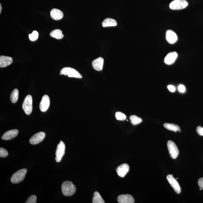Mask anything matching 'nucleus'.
Masks as SVG:
<instances>
[{"instance_id":"obj_1","label":"nucleus","mask_w":203,"mask_h":203,"mask_svg":"<svg viewBox=\"0 0 203 203\" xmlns=\"http://www.w3.org/2000/svg\"><path fill=\"white\" fill-rule=\"evenodd\" d=\"M62 192L65 196H72L76 191V187L73 183L69 181H66L61 185Z\"/></svg>"},{"instance_id":"obj_2","label":"nucleus","mask_w":203,"mask_h":203,"mask_svg":"<svg viewBox=\"0 0 203 203\" xmlns=\"http://www.w3.org/2000/svg\"><path fill=\"white\" fill-rule=\"evenodd\" d=\"M60 75H64L71 78H82V75L76 70L69 67H65L61 70Z\"/></svg>"},{"instance_id":"obj_3","label":"nucleus","mask_w":203,"mask_h":203,"mask_svg":"<svg viewBox=\"0 0 203 203\" xmlns=\"http://www.w3.org/2000/svg\"><path fill=\"white\" fill-rule=\"evenodd\" d=\"M27 172V170L23 168L15 172L12 176L11 181L13 184H18L21 182L24 179L26 174Z\"/></svg>"},{"instance_id":"obj_4","label":"nucleus","mask_w":203,"mask_h":203,"mask_svg":"<svg viewBox=\"0 0 203 203\" xmlns=\"http://www.w3.org/2000/svg\"><path fill=\"white\" fill-rule=\"evenodd\" d=\"M22 108L27 115H30L33 111V98L31 95L27 96L22 104Z\"/></svg>"},{"instance_id":"obj_5","label":"nucleus","mask_w":203,"mask_h":203,"mask_svg":"<svg viewBox=\"0 0 203 203\" xmlns=\"http://www.w3.org/2000/svg\"><path fill=\"white\" fill-rule=\"evenodd\" d=\"M188 4L185 0H174L169 5V7L172 10H182L187 7Z\"/></svg>"},{"instance_id":"obj_6","label":"nucleus","mask_w":203,"mask_h":203,"mask_svg":"<svg viewBox=\"0 0 203 203\" xmlns=\"http://www.w3.org/2000/svg\"><path fill=\"white\" fill-rule=\"evenodd\" d=\"M167 148L171 158L174 159L177 158L179 152L177 145L172 141L169 140L167 142Z\"/></svg>"},{"instance_id":"obj_7","label":"nucleus","mask_w":203,"mask_h":203,"mask_svg":"<svg viewBox=\"0 0 203 203\" xmlns=\"http://www.w3.org/2000/svg\"><path fill=\"white\" fill-rule=\"evenodd\" d=\"M65 145L63 141H61L57 146L55 155V160L57 162H61L62 158L64 155L65 152Z\"/></svg>"},{"instance_id":"obj_8","label":"nucleus","mask_w":203,"mask_h":203,"mask_svg":"<svg viewBox=\"0 0 203 203\" xmlns=\"http://www.w3.org/2000/svg\"><path fill=\"white\" fill-rule=\"evenodd\" d=\"M168 182L174 189L175 192L177 194L180 193L181 189L180 185L176 179L174 178L172 174H169L167 177Z\"/></svg>"},{"instance_id":"obj_9","label":"nucleus","mask_w":203,"mask_h":203,"mask_svg":"<svg viewBox=\"0 0 203 203\" xmlns=\"http://www.w3.org/2000/svg\"><path fill=\"white\" fill-rule=\"evenodd\" d=\"M46 134L45 132H38L33 135L29 140L30 143L32 145H36L39 143L44 139Z\"/></svg>"},{"instance_id":"obj_10","label":"nucleus","mask_w":203,"mask_h":203,"mask_svg":"<svg viewBox=\"0 0 203 203\" xmlns=\"http://www.w3.org/2000/svg\"><path fill=\"white\" fill-rule=\"evenodd\" d=\"M50 104V99L48 96H43L40 104V108L41 111L43 112L46 111L49 108Z\"/></svg>"},{"instance_id":"obj_11","label":"nucleus","mask_w":203,"mask_h":203,"mask_svg":"<svg viewBox=\"0 0 203 203\" xmlns=\"http://www.w3.org/2000/svg\"><path fill=\"white\" fill-rule=\"evenodd\" d=\"M166 39L168 42L173 44L178 40V36L176 33L171 30H168L166 32Z\"/></svg>"},{"instance_id":"obj_12","label":"nucleus","mask_w":203,"mask_h":203,"mask_svg":"<svg viewBox=\"0 0 203 203\" xmlns=\"http://www.w3.org/2000/svg\"><path fill=\"white\" fill-rule=\"evenodd\" d=\"M129 169L130 167L128 164H123L117 167L116 172L120 177L123 178L128 172Z\"/></svg>"},{"instance_id":"obj_13","label":"nucleus","mask_w":203,"mask_h":203,"mask_svg":"<svg viewBox=\"0 0 203 203\" xmlns=\"http://www.w3.org/2000/svg\"><path fill=\"white\" fill-rule=\"evenodd\" d=\"M178 57V53L175 52H171L164 58V63L167 65H170L174 63Z\"/></svg>"},{"instance_id":"obj_14","label":"nucleus","mask_w":203,"mask_h":203,"mask_svg":"<svg viewBox=\"0 0 203 203\" xmlns=\"http://www.w3.org/2000/svg\"><path fill=\"white\" fill-rule=\"evenodd\" d=\"M117 201L119 203H133L134 199L130 194H122L117 197Z\"/></svg>"},{"instance_id":"obj_15","label":"nucleus","mask_w":203,"mask_h":203,"mask_svg":"<svg viewBox=\"0 0 203 203\" xmlns=\"http://www.w3.org/2000/svg\"><path fill=\"white\" fill-rule=\"evenodd\" d=\"M18 131L17 130H12L7 131L2 137L3 140H9L16 137L18 135Z\"/></svg>"},{"instance_id":"obj_16","label":"nucleus","mask_w":203,"mask_h":203,"mask_svg":"<svg viewBox=\"0 0 203 203\" xmlns=\"http://www.w3.org/2000/svg\"><path fill=\"white\" fill-rule=\"evenodd\" d=\"M103 59L102 57H99L92 62V66L94 69L97 71H101L103 69Z\"/></svg>"},{"instance_id":"obj_17","label":"nucleus","mask_w":203,"mask_h":203,"mask_svg":"<svg viewBox=\"0 0 203 203\" xmlns=\"http://www.w3.org/2000/svg\"><path fill=\"white\" fill-rule=\"evenodd\" d=\"M13 58L11 57L1 56H0V67L1 68H6L13 63Z\"/></svg>"},{"instance_id":"obj_18","label":"nucleus","mask_w":203,"mask_h":203,"mask_svg":"<svg viewBox=\"0 0 203 203\" xmlns=\"http://www.w3.org/2000/svg\"><path fill=\"white\" fill-rule=\"evenodd\" d=\"M50 14H51V18L56 21L61 19L64 16L63 12L60 10L56 9V8L52 10Z\"/></svg>"},{"instance_id":"obj_19","label":"nucleus","mask_w":203,"mask_h":203,"mask_svg":"<svg viewBox=\"0 0 203 203\" xmlns=\"http://www.w3.org/2000/svg\"><path fill=\"white\" fill-rule=\"evenodd\" d=\"M117 25V22L115 20L111 18H107L104 20L102 23V25L103 27H106L115 26Z\"/></svg>"},{"instance_id":"obj_20","label":"nucleus","mask_w":203,"mask_h":203,"mask_svg":"<svg viewBox=\"0 0 203 203\" xmlns=\"http://www.w3.org/2000/svg\"><path fill=\"white\" fill-rule=\"evenodd\" d=\"M164 127L167 130L173 131L174 132L181 131L180 127L178 126L173 123H165L164 124Z\"/></svg>"},{"instance_id":"obj_21","label":"nucleus","mask_w":203,"mask_h":203,"mask_svg":"<svg viewBox=\"0 0 203 203\" xmlns=\"http://www.w3.org/2000/svg\"><path fill=\"white\" fill-rule=\"evenodd\" d=\"M50 35L52 37L58 40L61 39L64 37L63 33H62V31L60 29L53 30L50 33Z\"/></svg>"},{"instance_id":"obj_22","label":"nucleus","mask_w":203,"mask_h":203,"mask_svg":"<svg viewBox=\"0 0 203 203\" xmlns=\"http://www.w3.org/2000/svg\"><path fill=\"white\" fill-rule=\"evenodd\" d=\"M92 202L93 203H105V201L100 196V193L95 192L94 193Z\"/></svg>"},{"instance_id":"obj_23","label":"nucleus","mask_w":203,"mask_h":203,"mask_svg":"<svg viewBox=\"0 0 203 203\" xmlns=\"http://www.w3.org/2000/svg\"><path fill=\"white\" fill-rule=\"evenodd\" d=\"M18 95H19V92L17 89H15L12 92L10 96V99L11 101L13 103H16L18 101Z\"/></svg>"},{"instance_id":"obj_24","label":"nucleus","mask_w":203,"mask_h":203,"mask_svg":"<svg viewBox=\"0 0 203 203\" xmlns=\"http://www.w3.org/2000/svg\"><path fill=\"white\" fill-rule=\"evenodd\" d=\"M131 123L132 125H136L141 123L142 120L141 118L135 115H132L130 117Z\"/></svg>"},{"instance_id":"obj_25","label":"nucleus","mask_w":203,"mask_h":203,"mask_svg":"<svg viewBox=\"0 0 203 203\" xmlns=\"http://www.w3.org/2000/svg\"><path fill=\"white\" fill-rule=\"evenodd\" d=\"M115 117L117 120L120 121L125 120L127 117L125 114L120 112H117L115 113Z\"/></svg>"},{"instance_id":"obj_26","label":"nucleus","mask_w":203,"mask_h":203,"mask_svg":"<svg viewBox=\"0 0 203 203\" xmlns=\"http://www.w3.org/2000/svg\"><path fill=\"white\" fill-rule=\"evenodd\" d=\"M38 33L36 31H33V32L29 35V39L31 41H36L38 39Z\"/></svg>"},{"instance_id":"obj_27","label":"nucleus","mask_w":203,"mask_h":203,"mask_svg":"<svg viewBox=\"0 0 203 203\" xmlns=\"http://www.w3.org/2000/svg\"><path fill=\"white\" fill-rule=\"evenodd\" d=\"M37 196L35 195H31L29 197L27 200L26 203H36L37 202Z\"/></svg>"},{"instance_id":"obj_28","label":"nucleus","mask_w":203,"mask_h":203,"mask_svg":"<svg viewBox=\"0 0 203 203\" xmlns=\"http://www.w3.org/2000/svg\"><path fill=\"white\" fill-rule=\"evenodd\" d=\"M8 153L6 149L1 147L0 148V157L4 158L7 157Z\"/></svg>"},{"instance_id":"obj_29","label":"nucleus","mask_w":203,"mask_h":203,"mask_svg":"<svg viewBox=\"0 0 203 203\" xmlns=\"http://www.w3.org/2000/svg\"><path fill=\"white\" fill-rule=\"evenodd\" d=\"M196 132L199 135L203 136V127L201 126L198 127L196 128Z\"/></svg>"},{"instance_id":"obj_30","label":"nucleus","mask_w":203,"mask_h":203,"mask_svg":"<svg viewBox=\"0 0 203 203\" xmlns=\"http://www.w3.org/2000/svg\"><path fill=\"white\" fill-rule=\"evenodd\" d=\"M178 89L179 92L181 93H184L185 91V87L183 85H179Z\"/></svg>"},{"instance_id":"obj_31","label":"nucleus","mask_w":203,"mask_h":203,"mask_svg":"<svg viewBox=\"0 0 203 203\" xmlns=\"http://www.w3.org/2000/svg\"><path fill=\"white\" fill-rule=\"evenodd\" d=\"M168 90L171 92H174L175 91L176 89L175 87L172 85H169L167 86Z\"/></svg>"},{"instance_id":"obj_32","label":"nucleus","mask_w":203,"mask_h":203,"mask_svg":"<svg viewBox=\"0 0 203 203\" xmlns=\"http://www.w3.org/2000/svg\"><path fill=\"white\" fill-rule=\"evenodd\" d=\"M198 184L200 188L203 189V178H201L199 179Z\"/></svg>"},{"instance_id":"obj_33","label":"nucleus","mask_w":203,"mask_h":203,"mask_svg":"<svg viewBox=\"0 0 203 203\" xmlns=\"http://www.w3.org/2000/svg\"><path fill=\"white\" fill-rule=\"evenodd\" d=\"M2 10V7L1 4H0V13H1Z\"/></svg>"}]
</instances>
